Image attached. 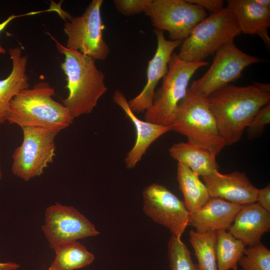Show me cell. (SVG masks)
Here are the masks:
<instances>
[{
	"instance_id": "6da1fadb",
	"label": "cell",
	"mask_w": 270,
	"mask_h": 270,
	"mask_svg": "<svg viewBox=\"0 0 270 270\" xmlns=\"http://www.w3.org/2000/svg\"><path fill=\"white\" fill-rule=\"evenodd\" d=\"M226 146L238 142L258 111L270 102L269 84H228L206 98Z\"/></svg>"
},
{
	"instance_id": "7a4b0ae2",
	"label": "cell",
	"mask_w": 270,
	"mask_h": 270,
	"mask_svg": "<svg viewBox=\"0 0 270 270\" xmlns=\"http://www.w3.org/2000/svg\"><path fill=\"white\" fill-rule=\"evenodd\" d=\"M48 34L55 42L58 51L64 56L60 67L66 76L68 94L62 104L74 119L90 114L108 90L104 74L97 68L94 60L68 48Z\"/></svg>"
},
{
	"instance_id": "3957f363",
	"label": "cell",
	"mask_w": 270,
	"mask_h": 270,
	"mask_svg": "<svg viewBox=\"0 0 270 270\" xmlns=\"http://www.w3.org/2000/svg\"><path fill=\"white\" fill-rule=\"evenodd\" d=\"M54 94V88L46 82L20 91L10 102L7 121L21 128H41L58 134L74 118L62 104L52 98Z\"/></svg>"
},
{
	"instance_id": "277c9868",
	"label": "cell",
	"mask_w": 270,
	"mask_h": 270,
	"mask_svg": "<svg viewBox=\"0 0 270 270\" xmlns=\"http://www.w3.org/2000/svg\"><path fill=\"white\" fill-rule=\"evenodd\" d=\"M170 126L172 131L216 156L226 146L206 98L188 90L179 103Z\"/></svg>"
},
{
	"instance_id": "5b68a950",
	"label": "cell",
	"mask_w": 270,
	"mask_h": 270,
	"mask_svg": "<svg viewBox=\"0 0 270 270\" xmlns=\"http://www.w3.org/2000/svg\"><path fill=\"white\" fill-rule=\"evenodd\" d=\"M240 33L234 18L225 7L196 26L182 40L177 54L188 62L204 61Z\"/></svg>"
},
{
	"instance_id": "8992f818",
	"label": "cell",
	"mask_w": 270,
	"mask_h": 270,
	"mask_svg": "<svg viewBox=\"0 0 270 270\" xmlns=\"http://www.w3.org/2000/svg\"><path fill=\"white\" fill-rule=\"evenodd\" d=\"M208 64L206 61H184L174 52L162 85L155 92L152 105L144 112V120L170 126L179 103L188 92L192 77L198 70Z\"/></svg>"
},
{
	"instance_id": "52a82bcc",
	"label": "cell",
	"mask_w": 270,
	"mask_h": 270,
	"mask_svg": "<svg viewBox=\"0 0 270 270\" xmlns=\"http://www.w3.org/2000/svg\"><path fill=\"white\" fill-rule=\"evenodd\" d=\"M102 0H92L82 15L70 16L64 20V32L68 37L66 47L94 60H104L110 48L104 40V24L101 16Z\"/></svg>"
},
{
	"instance_id": "ba28073f",
	"label": "cell",
	"mask_w": 270,
	"mask_h": 270,
	"mask_svg": "<svg viewBox=\"0 0 270 270\" xmlns=\"http://www.w3.org/2000/svg\"><path fill=\"white\" fill-rule=\"evenodd\" d=\"M264 61L243 52L234 41L230 42L216 52L208 70L202 77L193 80L188 90L206 98L216 90L240 78L242 71L248 66Z\"/></svg>"
},
{
	"instance_id": "9c48e42d",
	"label": "cell",
	"mask_w": 270,
	"mask_h": 270,
	"mask_svg": "<svg viewBox=\"0 0 270 270\" xmlns=\"http://www.w3.org/2000/svg\"><path fill=\"white\" fill-rule=\"evenodd\" d=\"M22 129L23 140L12 154L11 170L14 175L27 182L42 175L53 162L58 134L41 128Z\"/></svg>"
},
{
	"instance_id": "30bf717a",
	"label": "cell",
	"mask_w": 270,
	"mask_h": 270,
	"mask_svg": "<svg viewBox=\"0 0 270 270\" xmlns=\"http://www.w3.org/2000/svg\"><path fill=\"white\" fill-rule=\"evenodd\" d=\"M144 13L154 30L166 31L170 40L181 42L207 17L206 10L187 0H152Z\"/></svg>"
},
{
	"instance_id": "8fae6325",
	"label": "cell",
	"mask_w": 270,
	"mask_h": 270,
	"mask_svg": "<svg viewBox=\"0 0 270 270\" xmlns=\"http://www.w3.org/2000/svg\"><path fill=\"white\" fill-rule=\"evenodd\" d=\"M44 221L42 229L52 249L99 234L94 224L77 209L58 202L46 208Z\"/></svg>"
},
{
	"instance_id": "7c38bea8",
	"label": "cell",
	"mask_w": 270,
	"mask_h": 270,
	"mask_svg": "<svg viewBox=\"0 0 270 270\" xmlns=\"http://www.w3.org/2000/svg\"><path fill=\"white\" fill-rule=\"evenodd\" d=\"M143 210L155 222L181 237L188 225L190 212L184 202L165 186L152 183L142 191Z\"/></svg>"
},
{
	"instance_id": "4fadbf2b",
	"label": "cell",
	"mask_w": 270,
	"mask_h": 270,
	"mask_svg": "<svg viewBox=\"0 0 270 270\" xmlns=\"http://www.w3.org/2000/svg\"><path fill=\"white\" fill-rule=\"evenodd\" d=\"M157 47L152 58L148 62L146 70V82L142 91L128 101L134 113L145 112L152 105L156 88L168 70V66L174 50L182 42L166 40L164 32L154 30Z\"/></svg>"
},
{
	"instance_id": "5bb4252c",
	"label": "cell",
	"mask_w": 270,
	"mask_h": 270,
	"mask_svg": "<svg viewBox=\"0 0 270 270\" xmlns=\"http://www.w3.org/2000/svg\"><path fill=\"white\" fill-rule=\"evenodd\" d=\"M210 198L244 206L256 202L257 188L244 172L222 174L216 170L202 176Z\"/></svg>"
},
{
	"instance_id": "9a60e30c",
	"label": "cell",
	"mask_w": 270,
	"mask_h": 270,
	"mask_svg": "<svg viewBox=\"0 0 270 270\" xmlns=\"http://www.w3.org/2000/svg\"><path fill=\"white\" fill-rule=\"evenodd\" d=\"M112 99L132 122L136 130L134 144L124 160L126 168L131 169L141 160L150 146L160 137L170 131L171 128L170 126H162L139 118L130 109L128 100L120 90L114 91Z\"/></svg>"
},
{
	"instance_id": "2e32d148",
	"label": "cell",
	"mask_w": 270,
	"mask_h": 270,
	"mask_svg": "<svg viewBox=\"0 0 270 270\" xmlns=\"http://www.w3.org/2000/svg\"><path fill=\"white\" fill-rule=\"evenodd\" d=\"M226 8L236 21L241 32L257 35L268 46L270 38V8L256 0H228Z\"/></svg>"
},
{
	"instance_id": "e0dca14e",
	"label": "cell",
	"mask_w": 270,
	"mask_h": 270,
	"mask_svg": "<svg viewBox=\"0 0 270 270\" xmlns=\"http://www.w3.org/2000/svg\"><path fill=\"white\" fill-rule=\"evenodd\" d=\"M270 229V212L256 202L242 206L228 230L246 246H250L260 242Z\"/></svg>"
},
{
	"instance_id": "ac0fdd59",
	"label": "cell",
	"mask_w": 270,
	"mask_h": 270,
	"mask_svg": "<svg viewBox=\"0 0 270 270\" xmlns=\"http://www.w3.org/2000/svg\"><path fill=\"white\" fill-rule=\"evenodd\" d=\"M242 206L217 198H210L200 208L190 213L188 225L198 232L228 230Z\"/></svg>"
},
{
	"instance_id": "d6986e66",
	"label": "cell",
	"mask_w": 270,
	"mask_h": 270,
	"mask_svg": "<svg viewBox=\"0 0 270 270\" xmlns=\"http://www.w3.org/2000/svg\"><path fill=\"white\" fill-rule=\"evenodd\" d=\"M12 68L8 76L0 80V125L7 121L9 106L12 99L20 91L29 88L26 74L27 56L23 54L20 46L8 50Z\"/></svg>"
},
{
	"instance_id": "ffe728a7",
	"label": "cell",
	"mask_w": 270,
	"mask_h": 270,
	"mask_svg": "<svg viewBox=\"0 0 270 270\" xmlns=\"http://www.w3.org/2000/svg\"><path fill=\"white\" fill-rule=\"evenodd\" d=\"M168 152L173 159L186 166L199 176L208 175L219 168L216 155L188 141L173 144Z\"/></svg>"
},
{
	"instance_id": "44dd1931",
	"label": "cell",
	"mask_w": 270,
	"mask_h": 270,
	"mask_svg": "<svg viewBox=\"0 0 270 270\" xmlns=\"http://www.w3.org/2000/svg\"><path fill=\"white\" fill-rule=\"evenodd\" d=\"M177 180L184 198V204L190 213L203 206L210 197L204 183L199 176L186 166L178 162Z\"/></svg>"
},
{
	"instance_id": "7402d4cb",
	"label": "cell",
	"mask_w": 270,
	"mask_h": 270,
	"mask_svg": "<svg viewBox=\"0 0 270 270\" xmlns=\"http://www.w3.org/2000/svg\"><path fill=\"white\" fill-rule=\"evenodd\" d=\"M55 258L50 266L55 270H75L90 265L94 254L78 241L54 247Z\"/></svg>"
},
{
	"instance_id": "603a6c76",
	"label": "cell",
	"mask_w": 270,
	"mask_h": 270,
	"mask_svg": "<svg viewBox=\"0 0 270 270\" xmlns=\"http://www.w3.org/2000/svg\"><path fill=\"white\" fill-rule=\"evenodd\" d=\"M216 233L218 270H237L246 246L226 230H218Z\"/></svg>"
},
{
	"instance_id": "cb8c5ba5",
	"label": "cell",
	"mask_w": 270,
	"mask_h": 270,
	"mask_svg": "<svg viewBox=\"0 0 270 270\" xmlns=\"http://www.w3.org/2000/svg\"><path fill=\"white\" fill-rule=\"evenodd\" d=\"M189 237L200 269L218 270L216 232L202 233L192 230L189 232Z\"/></svg>"
},
{
	"instance_id": "d4e9b609",
	"label": "cell",
	"mask_w": 270,
	"mask_h": 270,
	"mask_svg": "<svg viewBox=\"0 0 270 270\" xmlns=\"http://www.w3.org/2000/svg\"><path fill=\"white\" fill-rule=\"evenodd\" d=\"M170 270H201L195 264L190 252L180 237L172 236L168 244Z\"/></svg>"
},
{
	"instance_id": "484cf974",
	"label": "cell",
	"mask_w": 270,
	"mask_h": 270,
	"mask_svg": "<svg viewBox=\"0 0 270 270\" xmlns=\"http://www.w3.org/2000/svg\"><path fill=\"white\" fill-rule=\"evenodd\" d=\"M238 264L242 270H270V250L261 242L246 248Z\"/></svg>"
},
{
	"instance_id": "4316f807",
	"label": "cell",
	"mask_w": 270,
	"mask_h": 270,
	"mask_svg": "<svg viewBox=\"0 0 270 270\" xmlns=\"http://www.w3.org/2000/svg\"><path fill=\"white\" fill-rule=\"evenodd\" d=\"M270 123V102L261 108L246 128L248 137L253 139L260 136Z\"/></svg>"
},
{
	"instance_id": "83f0119b",
	"label": "cell",
	"mask_w": 270,
	"mask_h": 270,
	"mask_svg": "<svg viewBox=\"0 0 270 270\" xmlns=\"http://www.w3.org/2000/svg\"><path fill=\"white\" fill-rule=\"evenodd\" d=\"M152 0H114L113 3L118 12L130 16L144 12Z\"/></svg>"
},
{
	"instance_id": "f1b7e54d",
	"label": "cell",
	"mask_w": 270,
	"mask_h": 270,
	"mask_svg": "<svg viewBox=\"0 0 270 270\" xmlns=\"http://www.w3.org/2000/svg\"><path fill=\"white\" fill-rule=\"evenodd\" d=\"M191 4H196L212 14L224 8L222 0H187Z\"/></svg>"
},
{
	"instance_id": "f546056e",
	"label": "cell",
	"mask_w": 270,
	"mask_h": 270,
	"mask_svg": "<svg viewBox=\"0 0 270 270\" xmlns=\"http://www.w3.org/2000/svg\"><path fill=\"white\" fill-rule=\"evenodd\" d=\"M256 202L265 210L270 212V186L268 184L264 188L258 189Z\"/></svg>"
},
{
	"instance_id": "4dcf8cb0",
	"label": "cell",
	"mask_w": 270,
	"mask_h": 270,
	"mask_svg": "<svg viewBox=\"0 0 270 270\" xmlns=\"http://www.w3.org/2000/svg\"><path fill=\"white\" fill-rule=\"evenodd\" d=\"M53 12V10L52 8H50L47 10H39V11H34V12H28L26 14H18V15H16V14H12L10 16H9L6 20L0 23V33L4 30L7 26L14 19L16 18H20L21 16H33L35 14H40L44 12ZM6 53V50L2 48L0 44V54H4Z\"/></svg>"
},
{
	"instance_id": "1f68e13d",
	"label": "cell",
	"mask_w": 270,
	"mask_h": 270,
	"mask_svg": "<svg viewBox=\"0 0 270 270\" xmlns=\"http://www.w3.org/2000/svg\"><path fill=\"white\" fill-rule=\"evenodd\" d=\"M20 267V264L14 262H0V270H16Z\"/></svg>"
},
{
	"instance_id": "d6a6232c",
	"label": "cell",
	"mask_w": 270,
	"mask_h": 270,
	"mask_svg": "<svg viewBox=\"0 0 270 270\" xmlns=\"http://www.w3.org/2000/svg\"><path fill=\"white\" fill-rule=\"evenodd\" d=\"M259 4L262 6L270 8V0H256Z\"/></svg>"
},
{
	"instance_id": "836d02e7",
	"label": "cell",
	"mask_w": 270,
	"mask_h": 270,
	"mask_svg": "<svg viewBox=\"0 0 270 270\" xmlns=\"http://www.w3.org/2000/svg\"><path fill=\"white\" fill-rule=\"evenodd\" d=\"M3 177V173L2 169L1 166L0 165V180H2Z\"/></svg>"
},
{
	"instance_id": "e575fe53",
	"label": "cell",
	"mask_w": 270,
	"mask_h": 270,
	"mask_svg": "<svg viewBox=\"0 0 270 270\" xmlns=\"http://www.w3.org/2000/svg\"><path fill=\"white\" fill-rule=\"evenodd\" d=\"M48 270H55L54 269L52 268H51L50 266V268H48Z\"/></svg>"
},
{
	"instance_id": "d590c367",
	"label": "cell",
	"mask_w": 270,
	"mask_h": 270,
	"mask_svg": "<svg viewBox=\"0 0 270 270\" xmlns=\"http://www.w3.org/2000/svg\"></svg>"
}]
</instances>
